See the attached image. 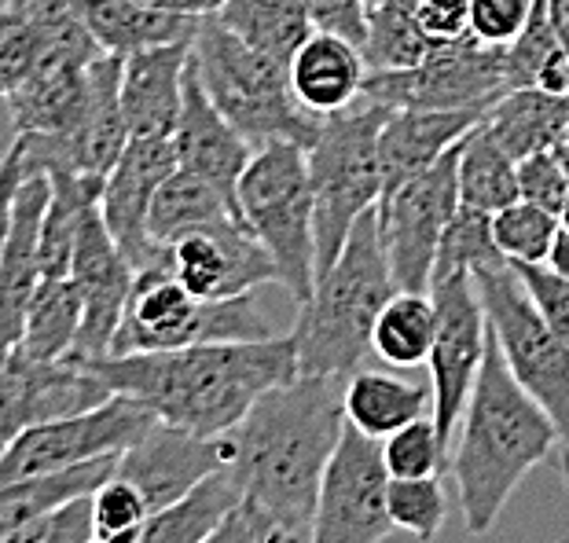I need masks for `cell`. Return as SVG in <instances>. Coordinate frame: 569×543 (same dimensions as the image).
<instances>
[{
	"mask_svg": "<svg viewBox=\"0 0 569 543\" xmlns=\"http://www.w3.org/2000/svg\"><path fill=\"white\" fill-rule=\"evenodd\" d=\"M52 177V195H48V210L41 221V280H63L74 269L78 235L96 202H100L103 180H84L74 173H59V169H44Z\"/></svg>",
	"mask_w": 569,
	"mask_h": 543,
	"instance_id": "1f68e13d",
	"label": "cell"
},
{
	"mask_svg": "<svg viewBox=\"0 0 569 543\" xmlns=\"http://www.w3.org/2000/svg\"><path fill=\"white\" fill-rule=\"evenodd\" d=\"M346 422L368 433L375 441H386L390 433L411 426L419 419H433V390L430 385L386 375V371H365L342 382Z\"/></svg>",
	"mask_w": 569,
	"mask_h": 543,
	"instance_id": "83f0119b",
	"label": "cell"
},
{
	"mask_svg": "<svg viewBox=\"0 0 569 543\" xmlns=\"http://www.w3.org/2000/svg\"><path fill=\"white\" fill-rule=\"evenodd\" d=\"M503 250L492 235V213L463 207L459 202L456 217L448 221L441 247H438V261H433V280H445L452 272H481L492 269V264H503ZM433 286V283H430Z\"/></svg>",
	"mask_w": 569,
	"mask_h": 543,
	"instance_id": "f35d334b",
	"label": "cell"
},
{
	"mask_svg": "<svg viewBox=\"0 0 569 543\" xmlns=\"http://www.w3.org/2000/svg\"><path fill=\"white\" fill-rule=\"evenodd\" d=\"M559 543H569V536H562V540H559Z\"/></svg>",
	"mask_w": 569,
	"mask_h": 543,
	"instance_id": "be15d7a7",
	"label": "cell"
},
{
	"mask_svg": "<svg viewBox=\"0 0 569 543\" xmlns=\"http://www.w3.org/2000/svg\"><path fill=\"white\" fill-rule=\"evenodd\" d=\"M515 264V261H511ZM522 283L529 286L532 301L543 312V320L551 323V331L569 345V283L559 272H551L548 264H515Z\"/></svg>",
	"mask_w": 569,
	"mask_h": 543,
	"instance_id": "c3c4849f",
	"label": "cell"
},
{
	"mask_svg": "<svg viewBox=\"0 0 569 543\" xmlns=\"http://www.w3.org/2000/svg\"><path fill=\"white\" fill-rule=\"evenodd\" d=\"M151 8H162V11H173V16H196V19H210L221 11L224 0H143Z\"/></svg>",
	"mask_w": 569,
	"mask_h": 543,
	"instance_id": "db71d44e",
	"label": "cell"
},
{
	"mask_svg": "<svg viewBox=\"0 0 569 543\" xmlns=\"http://www.w3.org/2000/svg\"><path fill=\"white\" fill-rule=\"evenodd\" d=\"M342 430V382L298 375L264 393L224 433L228 474L280 540L312 543V514Z\"/></svg>",
	"mask_w": 569,
	"mask_h": 543,
	"instance_id": "6da1fadb",
	"label": "cell"
},
{
	"mask_svg": "<svg viewBox=\"0 0 569 543\" xmlns=\"http://www.w3.org/2000/svg\"><path fill=\"white\" fill-rule=\"evenodd\" d=\"M114 470L143 492L154 514L184 500L206 477L228 470V441L224 433L221 438H199V433L169 426V422H154L137 444H129L118 455Z\"/></svg>",
	"mask_w": 569,
	"mask_h": 543,
	"instance_id": "ffe728a7",
	"label": "cell"
},
{
	"mask_svg": "<svg viewBox=\"0 0 569 543\" xmlns=\"http://www.w3.org/2000/svg\"><path fill=\"white\" fill-rule=\"evenodd\" d=\"M258 338H272V323L261 312L258 298L236 294L202 301L177 280L166 261L137 272L111 356L210 342H258Z\"/></svg>",
	"mask_w": 569,
	"mask_h": 543,
	"instance_id": "ba28073f",
	"label": "cell"
},
{
	"mask_svg": "<svg viewBox=\"0 0 569 543\" xmlns=\"http://www.w3.org/2000/svg\"><path fill=\"white\" fill-rule=\"evenodd\" d=\"M202 543H261V533H258V522H253V514L247 511L243 503H239L236 511L228 514L224 522L217 525Z\"/></svg>",
	"mask_w": 569,
	"mask_h": 543,
	"instance_id": "f5cc1de1",
	"label": "cell"
},
{
	"mask_svg": "<svg viewBox=\"0 0 569 543\" xmlns=\"http://www.w3.org/2000/svg\"><path fill=\"white\" fill-rule=\"evenodd\" d=\"M287 74L295 100L317 118H331L365 100V52H360L357 41L342 38V33L312 30L298 44V52L290 56Z\"/></svg>",
	"mask_w": 569,
	"mask_h": 543,
	"instance_id": "cb8c5ba5",
	"label": "cell"
},
{
	"mask_svg": "<svg viewBox=\"0 0 569 543\" xmlns=\"http://www.w3.org/2000/svg\"><path fill=\"white\" fill-rule=\"evenodd\" d=\"M188 63L191 44L143 48L122 59V107L132 137H173Z\"/></svg>",
	"mask_w": 569,
	"mask_h": 543,
	"instance_id": "484cf974",
	"label": "cell"
},
{
	"mask_svg": "<svg viewBox=\"0 0 569 543\" xmlns=\"http://www.w3.org/2000/svg\"><path fill=\"white\" fill-rule=\"evenodd\" d=\"M0 543H92V503L81 496L59 506L56 514H44L38 522L0 536Z\"/></svg>",
	"mask_w": 569,
	"mask_h": 543,
	"instance_id": "bcb514c9",
	"label": "cell"
},
{
	"mask_svg": "<svg viewBox=\"0 0 569 543\" xmlns=\"http://www.w3.org/2000/svg\"><path fill=\"white\" fill-rule=\"evenodd\" d=\"M92 503V543H137L151 517L143 492L114 470L89 496Z\"/></svg>",
	"mask_w": 569,
	"mask_h": 543,
	"instance_id": "60d3db41",
	"label": "cell"
},
{
	"mask_svg": "<svg viewBox=\"0 0 569 543\" xmlns=\"http://www.w3.org/2000/svg\"><path fill=\"white\" fill-rule=\"evenodd\" d=\"M169 140H173L180 165L206 177L236 202L239 177H243V169L250 165L253 148L243 132L217 111L210 95H206V84L196 67V52H191L188 74H184V107H180V118Z\"/></svg>",
	"mask_w": 569,
	"mask_h": 543,
	"instance_id": "44dd1931",
	"label": "cell"
},
{
	"mask_svg": "<svg viewBox=\"0 0 569 543\" xmlns=\"http://www.w3.org/2000/svg\"><path fill=\"white\" fill-rule=\"evenodd\" d=\"M22 177H27V159H22V140L16 137L11 148L0 154V261H4L11 221H16V195L22 188Z\"/></svg>",
	"mask_w": 569,
	"mask_h": 543,
	"instance_id": "816d5d0a",
	"label": "cell"
},
{
	"mask_svg": "<svg viewBox=\"0 0 569 543\" xmlns=\"http://www.w3.org/2000/svg\"><path fill=\"white\" fill-rule=\"evenodd\" d=\"M390 517L416 540L430 543L448 522V496L438 477H390Z\"/></svg>",
	"mask_w": 569,
	"mask_h": 543,
	"instance_id": "b9f144b4",
	"label": "cell"
},
{
	"mask_svg": "<svg viewBox=\"0 0 569 543\" xmlns=\"http://www.w3.org/2000/svg\"><path fill=\"white\" fill-rule=\"evenodd\" d=\"M459 210V143L379 202V235L397 291L430 294L433 261L448 221Z\"/></svg>",
	"mask_w": 569,
	"mask_h": 543,
	"instance_id": "7c38bea8",
	"label": "cell"
},
{
	"mask_svg": "<svg viewBox=\"0 0 569 543\" xmlns=\"http://www.w3.org/2000/svg\"><path fill=\"white\" fill-rule=\"evenodd\" d=\"M566 122H569V95H555L543 89H511L486 114L492 137L518 162L543 148H555Z\"/></svg>",
	"mask_w": 569,
	"mask_h": 543,
	"instance_id": "4dcf8cb0",
	"label": "cell"
},
{
	"mask_svg": "<svg viewBox=\"0 0 569 543\" xmlns=\"http://www.w3.org/2000/svg\"><path fill=\"white\" fill-rule=\"evenodd\" d=\"M4 444H8V441H4V438H0V452H4Z\"/></svg>",
	"mask_w": 569,
	"mask_h": 543,
	"instance_id": "6125c7cd",
	"label": "cell"
},
{
	"mask_svg": "<svg viewBox=\"0 0 569 543\" xmlns=\"http://www.w3.org/2000/svg\"><path fill=\"white\" fill-rule=\"evenodd\" d=\"M70 280L78 283L81 305H84L78 345H74V353H70V360L111 356L129 294H132V283H137V272H132V264L126 261V253L118 250L114 235L107 232V224L100 217V202L84 213Z\"/></svg>",
	"mask_w": 569,
	"mask_h": 543,
	"instance_id": "ac0fdd59",
	"label": "cell"
},
{
	"mask_svg": "<svg viewBox=\"0 0 569 543\" xmlns=\"http://www.w3.org/2000/svg\"><path fill=\"white\" fill-rule=\"evenodd\" d=\"M559 232H562V217L526 199H518L507 210L492 213L496 243H500L503 258L515 264H548Z\"/></svg>",
	"mask_w": 569,
	"mask_h": 543,
	"instance_id": "ab89813d",
	"label": "cell"
},
{
	"mask_svg": "<svg viewBox=\"0 0 569 543\" xmlns=\"http://www.w3.org/2000/svg\"><path fill=\"white\" fill-rule=\"evenodd\" d=\"M433 48H438V41H430V33L422 30L416 0H382V4L368 8L365 41H360L368 74L419 67Z\"/></svg>",
	"mask_w": 569,
	"mask_h": 543,
	"instance_id": "e575fe53",
	"label": "cell"
},
{
	"mask_svg": "<svg viewBox=\"0 0 569 543\" xmlns=\"http://www.w3.org/2000/svg\"><path fill=\"white\" fill-rule=\"evenodd\" d=\"M507 92V48L478 38L438 44L419 67L368 74L365 81V100L390 111H489Z\"/></svg>",
	"mask_w": 569,
	"mask_h": 543,
	"instance_id": "30bf717a",
	"label": "cell"
},
{
	"mask_svg": "<svg viewBox=\"0 0 569 543\" xmlns=\"http://www.w3.org/2000/svg\"><path fill=\"white\" fill-rule=\"evenodd\" d=\"M548 269H551V272H559L562 280L569 283V232H566V228L559 232V239H555L551 258H548Z\"/></svg>",
	"mask_w": 569,
	"mask_h": 543,
	"instance_id": "11a10c76",
	"label": "cell"
},
{
	"mask_svg": "<svg viewBox=\"0 0 569 543\" xmlns=\"http://www.w3.org/2000/svg\"><path fill=\"white\" fill-rule=\"evenodd\" d=\"M180 162L169 137H132L122 159L103 180L100 217L114 235L118 250L126 253L132 272H148L169 261V247H159L148 232V217L154 195Z\"/></svg>",
	"mask_w": 569,
	"mask_h": 543,
	"instance_id": "e0dca14e",
	"label": "cell"
},
{
	"mask_svg": "<svg viewBox=\"0 0 569 543\" xmlns=\"http://www.w3.org/2000/svg\"><path fill=\"white\" fill-rule=\"evenodd\" d=\"M562 228L569 232V199H566V207H562Z\"/></svg>",
	"mask_w": 569,
	"mask_h": 543,
	"instance_id": "91938a15",
	"label": "cell"
},
{
	"mask_svg": "<svg viewBox=\"0 0 569 543\" xmlns=\"http://www.w3.org/2000/svg\"><path fill=\"white\" fill-rule=\"evenodd\" d=\"M459 202L486 213H500L518 202V159L481 122L459 143Z\"/></svg>",
	"mask_w": 569,
	"mask_h": 543,
	"instance_id": "836d02e7",
	"label": "cell"
},
{
	"mask_svg": "<svg viewBox=\"0 0 569 543\" xmlns=\"http://www.w3.org/2000/svg\"><path fill=\"white\" fill-rule=\"evenodd\" d=\"M430 294L433 305H438V334H433L427 356L433 390V426L452 444V430L463 419L481 364H486L489 316L470 272H452L445 280H433Z\"/></svg>",
	"mask_w": 569,
	"mask_h": 543,
	"instance_id": "5bb4252c",
	"label": "cell"
},
{
	"mask_svg": "<svg viewBox=\"0 0 569 543\" xmlns=\"http://www.w3.org/2000/svg\"><path fill=\"white\" fill-rule=\"evenodd\" d=\"M239 221L236 202L224 195L221 188L210 184L206 177L191 173V169L177 165L169 180L154 195V207L148 217V232L159 247L177 243L184 232H196V228H213V224H228Z\"/></svg>",
	"mask_w": 569,
	"mask_h": 543,
	"instance_id": "f546056e",
	"label": "cell"
},
{
	"mask_svg": "<svg viewBox=\"0 0 569 543\" xmlns=\"http://www.w3.org/2000/svg\"><path fill=\"white\" fill-rule=\"evenodd\" d=\"M393 529L390 470L382 460V441L346 422L320 485L312 543H382L390 540Z\"/></svg>",
	"mask_w": 569,
	"mask_h": 543,
	"instance_id": "4fadbf2b",
	"label": "cell"
},
{
	"mask_svg": "<svg viewBox=\"0 0 569 543\" xmlns=\"http://www.w3.org/2000/svg\"><path fill=\"white\" fill-rule=\"evenodd\" d=\"M416 16L438 44L470 38V0H416Z\"/></svg>",
	"mask_w": 569,
	"mask_h": 543,
	"instance_id": "f907efd6",
	"label": "cell"
},
{
	"mask_svg": "<svg viewBox=\"0 0 569 543\" xmlns=\"http://www.w3.org/2000/svg\"><path fill=\"white\" fill-rule=\"evenodd\" d=\"M191 52H196L206 95L243 132L253 151L269 148V143H301L306 151L312 148L323 118L309 114L295 100L287 63L258 52L217 16L202 19Z\"/></svg>",
	"mask_w": 569,
	"mask_h": 543,
	"instance_id": "5b68a950",
	"label": "cell"
},
{
	"mask_svg": "<svg viewBox=\"0 0 569 543\" xmlns=\"http://www.w3.org/2000/svg\"><path fill=\"white\" fill-rule=\"evenodd\" d=\"M107 382L111 393L148 404L154 419L199 438H221L264 393L298 379L295 338L210 342L151 353H118L78 360Z\"/></svg>",
	"mask_w": 569,
	"mask_h": 543,
	"instance_id": "7a4b0ae2",
	"label": "cell"
},
{
	"mask_svg": "<svg viewBox=\"0 0 569 543\" xmlns=\"http://www.w3.org/2000/svg\"><path fill=\"white\" fill-rule=\"evenodd\" d=\"M96 59L41 56L33 74L4 100L16 137H56L78 125L89 103V70Z\"/></svg>",
	"mask_w": 569,
	"mask_h": 543,
	"instance_id": "d4e9b609",
	"label": "cell"
},
{
	"mask_svg": "<svg viewBox=\"0 0 569 543\" xmlns=\"http://www.w3.org/2000/svg\"><path fill=\"white\" fill-rule=\"evenodd\" d=\"M489 111H390L379 132L382 199L422 169L441 162L456 143H463L486 122Z\"/></svg>",
	"mask_w": 569,
	"mask_h": 543,
	"instance_id": "603a6c76",
	"label": "cell"
},
{
	"mask_svg": "<svg viewBox=\"0 0 569 543\" xmlns=\"http://www.w3.org/2000/svg\"><path fill=\"white\" fill-rule=\"evenodd\" d=\"M239 503H243V489L228 470H221L191 489L184 500L154 511L137 543H202Z\"/></svg>",
	"mask_w": 569,
	"mask_h": 543,
	"instance_id": "d6a6232c",
	"label": "cell"
},
{
	"mask_svg": "<svg viewBox=\"0 0 569 543\" xmlns=\"http://www.w3.org/2000/svg\"><path fill=\"white\" fill-rule=\"evenodd\" d=\"M555 151H559V154H562V162L569 165V122H566V129H562L559 143H555Z\"/></svg>",
	"mask_w": 569,
	"mask_h": 543,
	"instance_id": "6f0895ef",
	"label": "cell"
},
{
	"mask_svg": "<svg viewBox=\"0 0 569 543\" xmlns=\"http://www.w3.org/2000/svg\"><path fill=\"white\" fill-rule=\"evenodd\" d=\"M81 312V291L70 275L41 280L27 309V328H22L19 349H27L30 356L41 360H67L78 345Z\"/></svg>",
	"mask_w": 569,
	"mask_h": 543,
	"instance_id": "74e56055",
	"label": "cell"
},
{
	"mask_svg": "<svg viewBox=\"0 0 569 543\" xmlns=\"http://www.w3.org/2000/svg\"><path fill=\"white\" fill-rule=\"evenodd\" d=\"M27 169H59L84 180H107L132 132L122 107V56H100L89 70V103L78 125L56 137H19Z\"/></svg>",
	"mask_w": 569,
	"mask_h": 543,
	"instance_id": "9a60e30c",
	"label": "cell"
},
{
	"mask_svg": "<svg viewBox=\"0 0 569 543\" xmlns=\"http://www.w3.org/2000/svg\"><path fill=\"white\" fill-rule=\"evenodd\" d=\"M397 294L382 235L379 207H371L349 232L342 253L317 275L295 323L298 375L346 382L371 353V334L386 301Z\"/></svg>",
	"mask_w": 569,
	"mask_h": 543,
	"instance_id": "277c9868",
	"label": "cell"
},
{
	"mask_svg": "<svg viewBox=\"0 0 569 543\" xmlns=\"http://www.w3.org/2000/svg\"><path fill=\"white\" fill-rule=\"evenodd\" d=\"M518 199L537 202V207L562 217V207L569 199V165L562 162L559 151L543 148L518 162Z\"/></svg>",
	"mask_w": 569,
	"mask_h": 543,
	"instance_id": "f6af8a7d",
	"label": "cell"
},
{
	"mask_svg": "<svg viewBox=\"0 0 569 543\" xmlns=\"http://www.w3.org/2000/svg\"><path fill=\"white\" fill-rule=\"evenodd\" d=\"M390 107L360 100L323 118L309 154L312 202H317V275L342 253L353 224L382 202L379 132Z\"/></svg>",
	"mask_w": 569,
	"mask_h": 543,
	"instance_id": "52a82bcc",
	"label": "cell"
},
{
	"mask_svg": "<svg viewBox=\"0 0 569 543\" xmlns=\"http://www.w3.org/2000/svg\"><path fill=\"white\" fill-rule=\"evenodd\" d=\"M475 283L507 368L532 401L555 419L562 452H569V345L543 320L511 261L475 272Z\"/></svg>",
	"mask_w": 569,
	"mask_h": 543,
	"instance_id": "9c48e42d",
	"label": "cell"
},
{
	"mask_svg": "<svg viewBox=\"0 0 569 543\" xmlns=\"http://www.w3.org/2000/svg\"><path fill=\"white\" fill-rule=\"evenodd\" d=\"M559 474H562L566 489H569V452H562V460H559Z\"/></svg>",
	"mask_w": 569,
	"mask_h": 543,
	"instance_id": "680465c9",
	"label": "cell"
},
{
	"mask_svg": "<svg viewBox=\"0 0 569 543\" xmlns=\"http://www.w3.org/2000/svg\"><path fill=\"white\" fill-rule=\"evenodd\" d=\"M236 210L276 261L280 286L301 305L317 283V202L306 148L269 143L253 151L239 177Z\"/></svg>",
	"mask_w": 569,
	"mask_h": 543,
	"instance_id": "8992f818",
	"label": "cell"
},
{
	"mask_svg": "<svg viewBox=\"0 0 569 543\" xmlns=\"http://www.w3.org/2000/svg\"><path fill=\"white\" fill-rule=\"evenodd\" d=\"M169 269L202 301L253 294L264 283H280L276 261L243 221L184 232L169 243Z\"/></svg>",
	"mask_w": 569,
	"mask_h": 543,
	"instance_id": "d6986e66",
	"label": "cell"
},
{
	"mask_svg": "<svg viewBox=\"0 0 569 543\" xmlns=\"http://www.w3.org/2000/svg\"><path fill=\"white\" fill-rule=\"evenodd\" d=\"M118 455L107 460H92L59 474H38V477H22L11 485H0V536L16 533V529L38 522L44 514H56L59 506L74 503L81 496H92L107 477L114 474Z\"/></svg>",
	"mask_w": 569,
	"mask_h": 543,
	"instance_id": "f1b7e54d",
	"label": "cell"
},
{
	"mask_svg": "<svg viewBox=\"0 0 569 543\" xmlns=\"http://www.w3.org/2000/svg\"><path fill=\"white\" fill-rule=\"evenodd\" d=\"M154 412L132 396L114 393L92 412L67 415L56 422L22 430L0 452V485L38 474H59V470L122 455L129 444H137L154 426Z\"/></svg>",
	"mask_w": 569,
	"mask_h": 543,
	"instance_id": "8fae6325",
	"label": "cell"
},
{
	"mask_svg": "<svg viewBox=\"0 0 569 543\" xmlns=\"http://www.w3.org/2000/svg\"><path fill=\"white\" fill-rule=\"evenodd\" d=\"M463 426L452 452V477L459 492V511L470 536H486L500 522L518 485L540 466L559 444V426L522 390L503 360V349L489 328L486 364L467 401Z\"/></svg>",
	"mask_w": 569,
	"mask_h": 543,
	"instance_id": "3957f363",
	"label": "cell"
},
{
	"mask_svg": "<svg viewBox=\"0 0 569 543\" xmlns=\"http://www.w3.org/2000/svg\"><path fill=\"white\" fill-rule=\"evenodd\" d=\"M92 38L107 56H132L143 48L162 44H196L202 19L173 16V11L151 8L143 0H84Z\"/></svg>",
	"mask_w": 569,
	"mask_h": 543,
	"instance_id": "4316f807",
	"label": "cell"
},
{
	"mask_svg": "<svg viewBox=\"0 0 569 543\" xmlns=\"http://www.w3.org/2000/svg\"><path fill=\"white\" fill-rule=\"evenodd\" d=\"M48 195H52V177L44 169H27L16 195V221H11L8 250L4 261H0V360L11 349H19L22 328H27V309L41 283L38 243H41Z\"/></svg>",
	"mask_w": 569,
	"mask_h": 543,
	"instance_id": "7402d4cb",
	"label": "cell"
},
{
	"mask_svg": "<svg viewBox=\"0 0 569 543\" xmlns=\"http://www.w3.org/2000/svg\"><path fill=\"white\" fill-rule=\"evenodd\" d=\"M111 396L107 382L78 360H41L11 349L0 360V438L11 441L41 422L92 412Z\"/></svg>",
	"mask_w": 569,
	"mask_h": 543,
	"instance_id": "2e32d148",
	"label": "cell"
},
{
	"mask_svg": "<svg viewBox=\"0 0 569 543\" xmlns=\"http://www.w3.org/2000/svg\"><path fill=\"white\" fill-rule=\"evenodd\" d=\"M537 0H470V38L492 48H511L526 30Z\"/></svg>",
	"mask_w": 569,
	"mask_h": 543,
	"instance_id": "7dc6e473",
	"label": "cell"
},
{
	"mask_svg": "<svg viewBox=\"0 0 569 543\" xmlns=\"http://www.w3.org/2000/svg\"><path fill=\"white\" fill-rule=\"evenodd\" d=\"M548 16L555 33L562 38V44L569 48V0H548Z\"/></svg>",
	"mask_w": 569,
	"mask_h": 543,
	"instance_id": "9f6ffc18",
	"label": "cell"
},
{
	"mask_svg": "<svg viewBox=\"0 0 569 543\" xmlns=\"http://www.w3.org/2000/svg\"><path fill=\"white\" fill-rule=\"evenodd\" d=\"M438 334V305L433 294L397 291L379 312L371 334V353L390 368H422Z\"/></svg>",
	"mask_w": 569,
	"mask_h": 543,
	"instance_id": "8d00e7d4",
	"label": "cell"
},
{
	"mask_svg": "<svg viewBox=\"0 0 569 543\" xmlns=\"http://www.w3.org/2000/svg\"><path fill=\"white\" fill-rule=\"evenodd\" d=\"M41 38L27 22V16H19L11 4L0 8V100H8L33 74V67L41 63Z\"/></svg>",
	"mask_w": 569,
	"mask_h": 543,
	"instance_id": "ee69618b",
	"label": "cell"
},
{
	"mask_svg": "<svg viewBox=\"0 0 569 543\" xmlns=\"http://www.w3.org/2000/svg\"><path fill=\"white\" fill-rule=\"evenodd\" d=\"M217 19L247 44L280 59V63H290L298 44L317 30L306 16V8H301V0H224Z\"/></svg>",
	"mask_w": 569,
	"mask_h": 543,
	"instance_id": "d590c367",
	"label": "cell"
},
{
	"mask_svg": "<svg viewBox=\"0 0 569 543\" xmlns=\"http://www.w3.org/2000/svg\"><path fill=\"white\" fill-rule=\"evenodd\" d=\"M365 4H368V8H371V4H382V0H365Z\"/></svg>",
	"mask_w": 569,
	"mask_h": 543,
	"instance_id": "94428289",
	"label": "cell"
},
{
	"mask_svg": "<svg viewBox=\"0 0 569 543\" xmlns=\"http://www.w3.org/2000/svg\"><path fill=\"white\" fill-rule=\"evenodd\" d=\"M312 27L327 33H342L349 41H365V22H368V4L365 0H301Z\"/></svg>",
	"mask_w": 569,
	"mask_h": 543,
	"instance_id": "681fc988",
	"label": "cell"
},
{
	"mask_svg": "<svg viewBox=\"0 0 569 543\" xmlns=\"http://www.w3.org/2000/svg\"><path fill=\"white\" fill-rule=\"evenodd\" d=\"M382 460L390 477H438L452 460V444L438 433L433 419H419L382 441Z\"/></svg>",
	"mask_w": 569,
	"mask_h": 543,
	"instance_id": "7bdbcfd3",
	"label": "cell"
}]
</instances>
